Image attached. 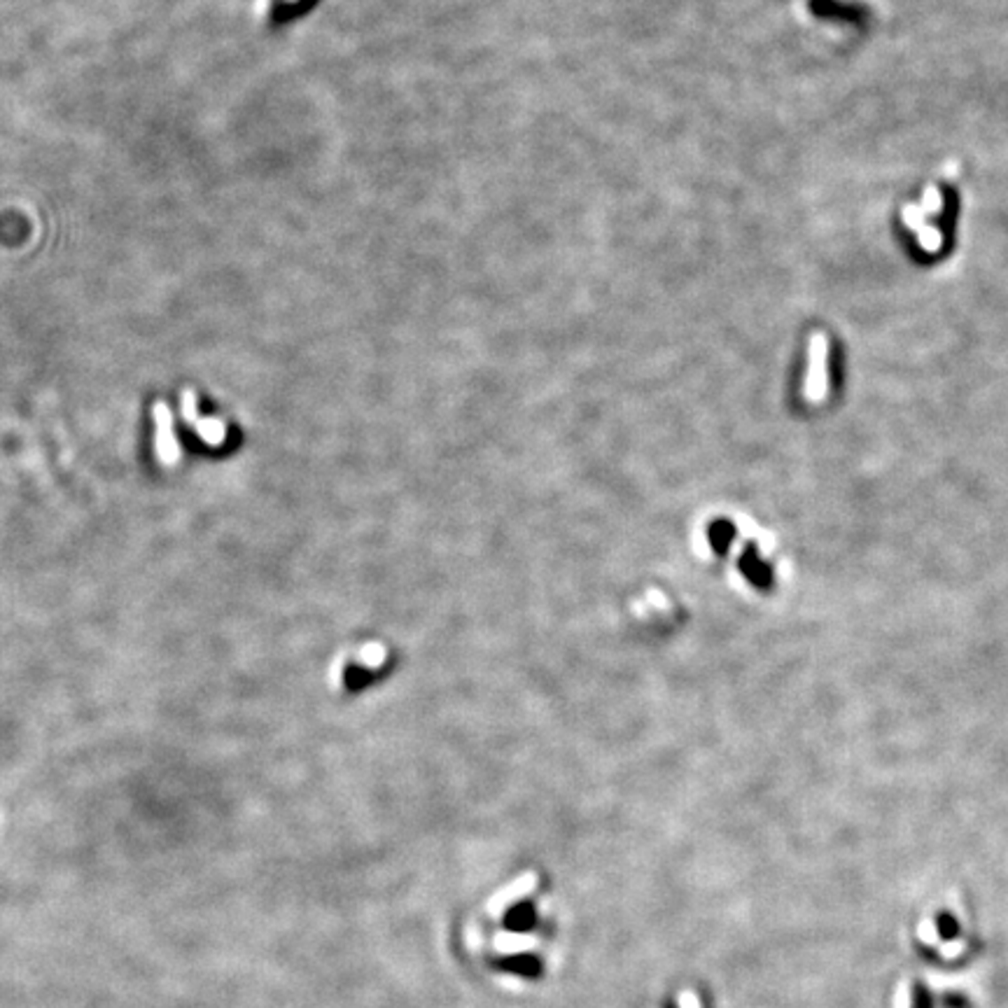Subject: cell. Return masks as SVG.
I'll use <instances>...</instances> for the list:
<instances>
[{
  "instance_id": "6da1fadb",
  "label": "cell",
  "mask_w": 1008,
  "mask_h": 1008,
  "mask_svg": "<svg viewBox=\"0 0 1008 1008\" xmlns=\"http://www.w3.org/2000/svg\"><path fill=\"white\" fill-rule=\"evenodd\" d=\"M551 939L533 880H520L495 896L470 926L467 945L481 966L520 981L544 973V948Z\"/></svg>"
},
{
  "instance_id": "7a4b0ae2",
  "label": "cell",
  "mask_w": 1008,
  "mask_h": 1008,
  "mask_svg": "<svg viewBox=\"0 0 1008 1008\" xmlns=\"http://www.w3.org/2000/svg\"><path fill=\"white\" fill-rule=\"evenodd\" d=\"M199 406H197V395L191 393V390H184L183 393V418L187 420V423H191L194 426V432H197L199 437H201V441H206V444L210 446H223L224 441H227V423L220 418H199Z\"/></svg>"
},
{
  "instance_id": "3957f363",
  "label": "cell",
  "mask_w": 1008,
  "mask_h": 1008,
  "mask_svg": "<svg viewBox=\"0 0 1008 1008\" xmlns=\"http://www.w3.org/2000/svg\"><path fill=\"white\" fill-rule=\"evenodd\" d=\"M154 423H157V439H154V446H157L159 460L166 465H173L180 457V444L178 437H176V430H173L171 409H168L164 402H157V404H154Z\"/></svg>"
},
{
  "instance_id": "277c9868",
  "label": "cell",
  "mask_w": 1008,
  "mask_h": 1008,
  "mask_svg": "<svg viewBox=\"0 0 1008 1008\" xmlns=\"http://www.w3.org/2000/svg\"><path fill=\"white\" fill-rule=\"evenodd\" d=\"M936 926H939V934L943 941H952L959 936V922L948 910H941L939 918H936Z\"/></svg>"
},
{
  "instance_id": "5b68a950",
  "label": "cell",
  "mask_w": 1008,
  "mask_h": 1008,
  "mask_svg": "<svg viewBox=\"0 0 1008 1008\" xmlns=\"http://www.w3.org/2000/svg\"><path fill=\"white\" fill-rule=\"evenodd\" d=\"M910 1008H934V996L925 983L915 981L910 985Z\"/></svg>"
},
{
  "instance_id": "8992f818",
  "label": "cell",
  "mask_w": 1008,
  "mask_h": 1008,
  "mask_svg": "<svg viewBox=\"0 0 1008 1008\" xmlns=\"http://www.w3.org/2000/svg\"><path fill=\"white\" fill-rule=\"evenodd\" d=\"M941 1006L943 1008H971L969 996L959 995V992H945L941 995Z\"/></svg>"
}]
</instances>
